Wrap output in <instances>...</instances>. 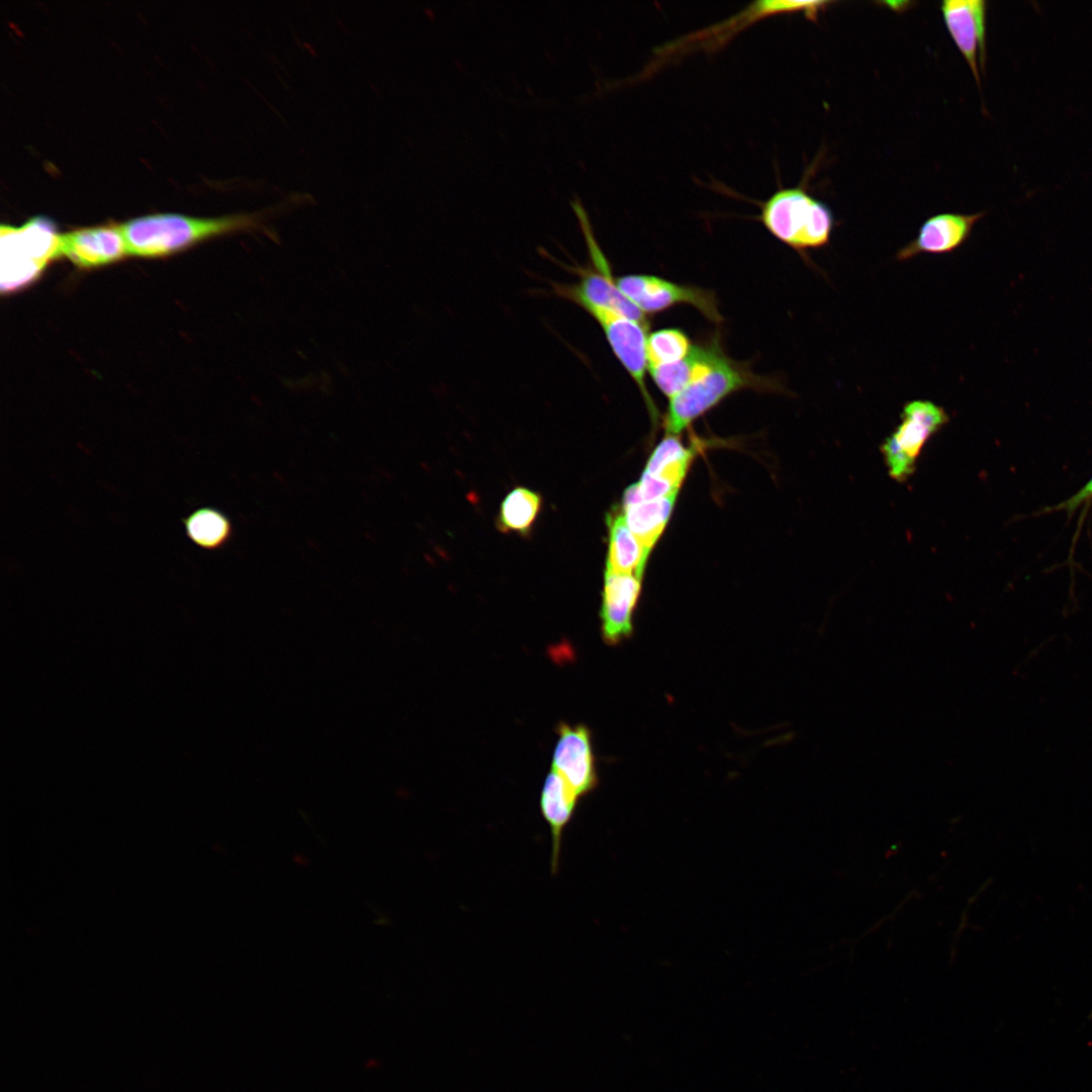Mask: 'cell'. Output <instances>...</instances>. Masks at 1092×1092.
Masks as SVG:
<instances>
[{"label":"cell","mask_w":1092,"mask_h":1092,"mask_svg":"<svg viewBox=\"0 0 1092 1092\" xmlns=\"http://www.w3.org/2000/svg\"><path fill=\"white\" fill-rule=\"evenodd\" d=\"M776 380L754 373L749 365L725 353L702 378L670 398L664 418L666 435H677L696 419L741 389L778 390Z\"/></svg>","instance_id":"7a4b0ae2"},{"label":"cell","mask_w":1092,"mask_h":1092,"mask_svg":"<svg viewBox=\"0 0 1092 1092\" xmlns=\"http://www.w3.org/2000/svg\"><path fill=\"white\" fill-rule=\"evenodd\" d=\"M616 284L645 314L656 313L677 304H689L715 324L723 321L717 297L711 290L644 274L618 277Z\"/></svg>","instance_id":"ba28073f"},{"label":"cell","mask_w":1092,"mask_h":1092,"mask_svg":"<svg viewBox=\"0 0 1092 1092\" xmlns=\"http://www.w3.org/2000/svg\"><path fill=\"white\" fill-rule=\"evenodd\" d=\"M589 314L599 323L615 356L632 377L655 424L658 411L646 386L647 326L621 314L597 309Z\"/></svg>","instance_id":"9c48e42d"},{"label":"cell","mask_w":1092,"mask_h":1092,"mask_svg":"<svg viewBox=\"0 0 1092 1092\" xmlns=\"http://www.w3.org/2000/svg\"><path fill=\"white\" fill-rule=\"evenodd\" d=\"M186 537L198 548L216 551L233 538L231 519L219 509L205 506L191 511L181 519Z\"/></svg>","instance_id":"ffe728a7"},{"label":"cell","mask_w":1092,"mask_h":1092,"mask_svg":"<svg viewBox=\"0 0 1092 1092\" xmlns=\"http://www.w3.org/2000/svg\"><path fill=\"white\" fill-rule=\"evenodd\" d=\"M579 799L557 771L553 769L549 771L541 790L539 803L541 814L551 833V873L553 875L559 868L563 831L572 819Z\"/></svg>","instance_id":"2e32d148"},{"label":"cell","mask_w":1092,"mask_h":1092,"mask_svg":"<svg viewBox=\"0 0 1092 1092\" xmlns=\"http://www.w3.org/2000/svg\"><path fill=\"white\" fill-rule=\"evenodd\" d=\"M947 422L944 408L930 400L907 402L900 425L882 445L890 476L899 482L908 479L915 471L924 445Z\"/></svg>","instance_id":"52a82bcc"},{"label":"cell","mask_w":1092,"mask_h":1092,"mask_svg":"<svg viewBox=\"0 0 1092 1092\" xmlns=\"http://www.w3.org/2000/svg\"><path fill=\"white\" fill-rule=\"evenodd\" d=\"M641 586L642 578L636 574L606 569L600 618L602 637L607 644L618 645L633 635Z\"/></svg>","instance_id":"8fae6325"},{"label":"cell","mask_w":1092,"mask_h":1092,"mask_svg":"<svg viewBox=\"0 0 1092 1092\" xmlns=\"http://www.w3.org/2000/svg\"><path fill=\"white\" fill-rule=\"evenodd\" d=\"M678 492L667 496L622 505V513L631 532L650 554L662 535L673 511Z\"/></svg>","instance_id":"ac0fdd59"},{"label":"cell","mask_w":1092,"mask_h":1092,"mask_svg":"<svg viewBox=\"0 0 1092 1092\" xmlns=\"http://www.w3.org/2000/svg\"><path fill=\"white\" fill-rule=\"evenodd\" d=\"M264 218L261 212L215 218L159 213L136 217L119 226L127 255L152 258L172 254L212 237L260 230Z\"/></svg>","instance_id":"6da1fadb"},{"label":"cell","mask_w":1092,"mask_h":1092,"mask_svg":"<svg viewBox=\"0 0 1092 1092\" xmlns=\"http://www.w3.org/2000/svg\"><path fill=\"white\" fill-rule=\"evenodd\" d=\"M1092 498V477L1091 479L1075 494L1068 499L1053 507L1050 511H1066L1067 513L1075 512L1083 504Z\"/></svg>","instance_id":"603a6c76"},{"label":"cell","mask_w":1092,"mask_h":1092,"mask_svg":"<svg viewBox=\"0 0 1092 1092\" xmlns=\"http://www.w3.org/2000/svg\"><path fill=\"white\" fill-rule=\"evenodd\" d=\"M609 546L606 569L643 577L649 553L629 529L622 511L613 510L607 517Z\"/></svg>","instance_id":"e0dca14e"},{"label":"cell","mask_w":1092,"mask_h":1092,"mask_svg":"<svg viewBox=\"0 0 1092 1092\" xmlns=\"http://www.w3.org/2000/svg\"><path fill=\"white\" fill-rule=\"evenodd\" d=\"M541 505L539 493L523 486L516 487L502 502L497 526L506 533L526 535L534 525Z\"/></svg>","instance_id":"44dd1931"},{"label":"cell","mask_w":1092,"mask_h":1092,"mask_svg":"<svg viewBox=\"0 0 1092 1092\" xmlns=\"http://www.w3.org/2000/svg\"><path fill=\"white\" fill-rule=\"evenodd\" d=\"M986 9L983 0H945L940 4L946 29L979 86V67L985 64Z\"/></svg>","instance_id":"7c38bea8"},{"label":"cell","mask_w":1092,"mask_h":1092,"mask_svg":"<svg viewBox=\"0 0 1092 1092\" xmlns=\"http://www.w3.org/2000/svg\"><path fill=\"white\" fill-rule=\"evenodd\" d=\"M119 225H101L60 235L59 258L64 256L80 268L103 266L126 256Z\"/></svg>","instance_id":"4fadbf2b"},{"label":"cell","mask_w":1092,"mask_h":1092,"mask_svg":"<svg viewBox=\"0 0 1092 1092\" xmlns=\"http://www.w3.org/2000/svg\"><path fill=\"white\" fill-rule=\"evenodd\" d=\"M695 454L676 435H666L649 456L642 475L679 490Z\"/></svg>","instance_id":"d6986e66"},{"label":"cell","mask_w":1092,"mask_h":1092,"mask_svg":"<svg viewBox=\"0 0 1092 1092\" xmlns=\"http://www.w3.org/2000/svg\"><path fill=\"white\" fill-rule=\"evenodd\" d=\"M59 242L48 217H31L20 226L2 224L1 291L10 293L35 280L51 260L59 258Z\"/></svg>","instance_id":"5b68a950"},{"label":"cell","mask_w":1092,"mask_h":1092,"mask_svg":"<svg viewBox=\"0 0 1092 1092\" xmlns=\"http://www.w3.org/2000/svg\"><path fill=\"white\" fill-rule=\"evenodd\" d=\"M759 218L774 237L799 252L824 247L833 230L830 208L801 187L775 192L761 204Z\"/></svg>","instance_id":"3957f363"},{"label":"cell","mask_w":1092,"mask_h":1092,"mask_svg":"<svg viewBox=\"0 0 1092 1092\" xmlns=\"http://www.w3.org/2000/svg\"><path fill=\"white\" fill-rule=\"evenodd\" d=\"M570 204L583 232L592 264L575 268L578 280L574 284H554V292L587 313L597 309L608 310L648 327L646 314L617 286L616 278L612 276L608 261L594 237L583 205L576 198Z\"/></svg>","instance_id":"277c9868"},{"label":"cell","mask_w":1092,"mask_h":1092,"mask_svg":"<svg viewBox=\"0 0 1092 1092\" xmlns=\"http://www.w3.org/2000/svg\"><path fill=\"white\" fill-rule=\"evenodd\" d=\"M557 734L552 769L581 798L599 784L590 731L582 724L570 726L561 722Z\"/></svg>","instance_id":"30bf717a"},{"label":"cell","mask_w":1092,"mask_h":1092,"mask_svg":"<svg viewBox=\"0 0 1092 1092\" xmlns=\"http://www.w3.org/2000/svg\"><path fill=\"white\" fill-rule=\"evenodd\" d=\"M983 214L984 212L940 213L929 217L920 226L916 238L898 251L897 260H909L923 253L943 254L954 251L968 240L975 223Z\"/></svg>","instance_id":"5bb4252c"},{"label":"cell","mask_w":1092,"mask_h":1092,"mask_svg":"<svg viewBox=\"0 0 1092 1092\" xmlns=\"http://www.w3.org/2000/svg\"><path fill=\"white\" fill-rule=\"evenodd\" d=\"M692 345L688 336L677 329H661L648 335V368L672 364L684 359Z\"/></svg>","instance_id":"7402d4cb"},{"label":"cell","mask_w":1092,"mask_h":1092,"mask_svg":"<svg viewBox=\"0 0 1092 1092\" xmlns=\"http://www.w3.org/2000/svg\"><path fill=\"white\" fill-rule=\"evenodd\" d=\"M831 1L762 0L751 3L745 9L720 23L690 33L656 50V61L661 64L678 54L696 50L713 51L727 43L737 33L753 22L770 15L802 12L808 19L816 20Z\"/></svg>","instance_id":"8992f818"},{"label":"cell","mask_w":1092,"mask_h":1092,"mask_svg":"<svg viewBox=\"0 0 1092 1092\" xmlns=\"http://www.w3.org/2000/svg\"><path fill=\"white\" fill-rule=\"evenodd\" d=\"M724 354L720 340L710 339L692 346L689 354L678 362L648 368L658 389L672 398L687 386L706 375Z\"/></svg>","instance_id":"9a60e30c"}]
</instances>
